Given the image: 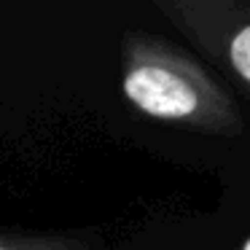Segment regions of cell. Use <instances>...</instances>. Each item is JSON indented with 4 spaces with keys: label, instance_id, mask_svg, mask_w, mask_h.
<instances>
[{
    "label": "cell",
    "instance_id": "cell-3",
    "mask_svg": "<svg viewBox=\"0 0 250 250\" xmlns=\"http://www.w3.org/2000/svg\"><path fill=\"white\" fill-rule=\"evenodd\" d=\"M0 250H94V242L76 234L0 231Z\"/></svg>",
    "mask_w": 250,
    "mask_h": 250
},
{
    "label": "cell",
    "instance_id": "cell-2",
    "mask_svg": "<svg viewBox=\"0 0 250 250\" xmlns=\"http://www.w3.org/2000/svg\"><path fill=\"white\" fill-rule=\"evenodd\" d=\"M156 8L250 100V0H159Z\"/></svg>",
    "mask_w": 250,
    "mask_h": 250
},
{
    "label": "cell",
    "instance_id": "cell-4",
    "mask_svg": "<svg viewBox=\"0 0 250 250\" xmlns=\"http://www.w3.org/2000/svg\"><path fill=\"white\" fill-rule=\"evenodd\" d=\"M242 250H250V239H248V242H245V248Z\"/></svg>",
    "mask_w": 250,
    "mask_h": 250
},
{
    "label": "cell",
    "instance_id": "cell-1",
    "mask_svg": "<svg viewBox=\"0 0 250 250\" xmlns=\"http://www.w3.org/2000/svg\"><path fill=\"white\" fill-rule=\"evenodd\" d=\"M121 89L135 110L191 132L237 137L245 126L229 89L199 60L162 35L124 33Z\"/></svg>",
    "mask_w": 250,
    "mask_h": 250
}]
</instances>
